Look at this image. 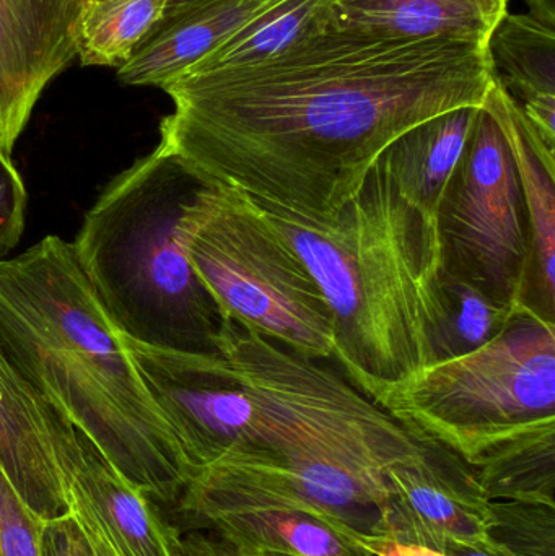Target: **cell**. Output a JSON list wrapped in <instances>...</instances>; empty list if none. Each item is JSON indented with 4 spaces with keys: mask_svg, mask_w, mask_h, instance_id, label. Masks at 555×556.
<instances>
[{
    "mask_svg": "<svg viewBox=\"0 0 555 556\" xmlns=\"http://www.w3.org/2000/svg\"><path fill=\"white\" fill-rule=\"evenodd\" d=\"M488 534L515 556H555V505L495 500Z\"/></svg>",
    "mask_w": 555,
    "mask_h": 556,
    "instance_id": "22",
    "label": "cell"
},
{
    "mask_svg": "<svg viewBox=\"0 0 555 556\" xmlns=\"http://www.w3.org/2000/svg\"><path fill=\"white\" fill-rule=\"evenodd\" d=\"M168 0H84L77 58L84 67H123L162 23Z\"/></svg>",
    "mask_w": 555,
    "mask_h": 556,
    "instance_id": "19",
    "label": "cell"
},
{
    "mask_svg": "<svg viewBox=\"0 0 555 556\" xmlns=\"http://www.w3.org/2000/svg\"><path fill=\"white\" fill-rule=\"evenodd\" d=\"M332 0H279L185 72L257 64L326 31Z\"/></svg>",
    "mask_w": 555,
    "mask_h": 556,
    "instance_id": "18",
    "label": "cell"
},
{
    "mask_svg": "<svg viewBox=\"0 0 555 556\" xmlns=\"http://www.w3.org/2000/svg\"><path fill=\"white\" fill-rule=\"evenodd\" d=\"M383 410L468 467L512 441L555 430V323L521 309L481 349L433 363Z\"/></svg>",
    "mask_w": 555,
    "mask_h": 556,
    "instance_id": "5",
    "label": "cell"
},
{
    "mask_svg": "<svg viewBox=\"0 0 555 556\" xmlns=\"http://www.w3.org/2000/svg\"><path fill=\"white\" fill-rule=\"evenodd\" d=\"M521 309L527 307L497 303L468 281L442 270L440 314L430 339L433 363L481 349L501 336Z\"/></svg>",
    "mask_w": 555,
    "mask_h": 556,
    "instance_id": "20",
    "label": "cell"
},
{
    "mask_svg": "<svg viewBox=\"0 0 555 556\" xmlns=\"http://www.w3.org/2000/svg\"><path fill=\"white\" fill-rule=\"evenodd\" d=\"M84 0H0V152L12 159L42 91L77 58Z\"/></svg>",
    "mask_w": 555,
    "mask_h": 556,
    "instance_id": "11",
    "label": "cell"
},
{
    "mask_svg": "<svg viewBox=\"0 0 555 556\" xmlns=\"http://www.w3.org/2000/svg\"><path fill=\"white\" fill-rule=\"evenodd\" d=\"M194 2H198V0H168V3H166V12L165 16H163V20L172 18V16L178 15L179 12H182V10L188 9V7Z\"/></svg>",
    "mask_w": 555,
    "mask_h": 556,
    "instance_id": "30",
    "label": "cell"
},
{
    "mask_svg": "<svg viewBox=\"0 0 555 556\" xmlns=\"http://www.w3.org/2000/svg\"><path fill=\"white\" fill-rule=\"evenodd\" d=\"M84 433L13 368L0 350V470L42 521L71 513L64 472Z\"/></svg>",
    "mask_w": 555,
    "mask_h": 556,
    "instance_id": "10",
    "label": "cell"
},
{
    "mask_svg": "<svg viewBox=\"0 0 555 556\" xmlns=\"http://www.w3.org/2000/svg\"><path fill=\"white\" fill-rule=\"evenodd\" d=\"M383 515L377 534L401 544L446 552L488 541L491 500L472 470L445 447L394 464L384 472Z\"/></svg>",
    "mask_w": 555,
    "mask_h": 556,
    "instance_id": "9",
    "label": "cell"
},
{
    "mask_svg": "<svg viewBox=\"0 0 555 556\" xmlns=\"http://www.w3.org/2000/svg\"><path fill=\"white\" fill-rule=\"evenodd\" d=\"M449 556H515L502 547V545L495 544L491 538L488 541L481 542V544L469 545V547H456L452 551L446 552Z\"/></svg>",
    "mask_w": 555,
    "mask_h": 556,
    "instance_id": "28",
    "label": "cell"
},
{
    "mask_svg": "<svg viewBox=\"0 0 555 556\" xmlns=\"http://www.w3.org/2000/svg\"><path fill=\"white\" fill-rule=\"evenodd\" d=\"M251 199V198H250ZM321 288L342 375L375 404L433 365L443 260L437 218L401 194L375 163L338 214L310 218L254 201Z\"/></svg>",
    "mask_w": 555,
    "mask_h": 556,
    "instance_id": "3",
    "label": "cell"
},
{
    "mask_svg": "<svg viewBox=\"0 0 555 556\" xmlns=\"http://www.w3.org/2000/svg\"><path fill=\"white\" fill-rule=\"evenodd\" d=\"M42 519L0 470V556H41Z\"/></svg>",
    "mask_w": 555,
    "mask_h": 556,
    "instance_id": "23",
    "label": "cell"
},
{
    "mask_svg": "<svg viewBox=\"0 0 555 556\" xmlns=\"http://www.w3.org/2000/svg\"><path fill=\"white\" fill-rule=\"evenodd\" d=\"M0 350L124 479L176 505L194 469L67 241L0 261Z\"/></svg>",
    "mask_w": 555,
    "mask_h": 556,
    "instance_id": "2",
    "label": "cell"
},
{
    "mask_svg": "<svg viewBox=\"0 0 555 556\" xmlns=\"http://www.w3.org/2000/svg\"><path fill=\"white\" fill-rule=\"evenodd\" d=\"M481 106H465L430 117L398 137L380 162L401 194L419 211L437 218L443 192L462 160Z\"/></svg>",
    "mask_w": 555,
    "mask_h": 556,
    "instance_id": "17",
    "label": "cell"
},
{
    "mask_svg": "<svg viewBox=\"0 0 555 556\" xmlns=\"http://www.w3.org/2000/svg\"><path fill=\"white\" fill-rule=\"evenodd\" d=\"M485 498L555 505V430L528 434L469 467Z\"/></svg>",
    "mask_w": 555,
    "mask_h": 556,
    "instance_id": "21",
    "label": "cell"
},
{
    "mask_svg": "<svg viewBox=\"0 0 555 556\" xmlns=\"http://www.w3.org/2000/svg\"><path fill=\"white\" fill-rule=\"evenodd\" d=\"M365 551L374 556H449L420 545L401 544L381 535H358Z\"/></svg>",
    "mask_w": 555,
    "mask_h": 556,
    "instance_id": "26",
    "label": "cell"
},
{
    "mask_svg": "<svg viewBox=\"0 0 555 556\" xmlns=\"http://www.w3.org/2000/svg\"><path fill=\"white\" fill-rule=\"evenodd\" d=\"M484 106L507 140L527 205L530 264L525 307L555 323V152L495 78Z\"/></svg>",
    "mask_w": 555,
    "mask_h": 556,
    "instance_id": "12",
    "label": "cell"
},
{
    "mask_svg": "<svg viewBox=\"0 0 555 556\" xmlns=\"http://www.w3.org/2000/svg\"><path fill=\"white\" fill-rule=\"evenodd\" d=\"M279 0H198L155 31L117 68L133 87L162 88Z\"/></svg>",
    "mask_w": 555,
    "mask_h": 556,
    "instance_id": "15",
    "label": "cell"
},
{
    "mask_svg": "<svg viewBox=\"0 0 555 556\" xmlns=\"http://www.w3.org/2000/svg\"><path fill=\"white\" fill-rule=\"evenodd\" d=\"M494 84L476 42L326 31L257 64L182 72L159 149L209 185L310 218L338 214L411 127L482 106Z\"/></svg>",
    "mask_w": 555,
    "mask_h": 556,
    "instance_id": "1",
    "label": "cell"
},
{
    "mask_svg": "<svg viewBox=\"0 0 555 556\" xmlns=\"http://www.w3.org/2000/svg\"><path fill=\"white\" fill-rule=\"evenodd\" d=\"M437 228L443 270L497 303L525 307L527 205L507 140L484 103L437 208Z\"/></svg>",
    "mask_w": 555,
    "mask_h": 556,
    "instance_id": "7",
    "label": "cell"
},
{
    "mask_svg": "<svg viewBox=\"0 0 555 556\" xmlns=\"http://www.w3.org/2000/svg\"><path fill=\"white\" fill-rule=\"evenodd\" d=\"M26 194L25 182L18 169L0 152V261L7 260L22 240L25 230Z\"/></svg>",
    "mask_w": 555,
    "mask_h": 556,
    "instance_id": "24",
    "label": "cell"
},
{
    "mask_svg": "<svg viewBox=\"0 0 555 556\" xmlns=\"http://www.w3.org/2000/svg\"><path fill=\"white\" fill-rule=\"evenodd\" d=\"M182 556H264L261 554H244L235 551L222 542L215 541L204 532L191 531L182 538Z\"/></svg>",
    "mask_w": 555,
    "mask_h": 556,
    "instance_id": "27",
    "label": "cell"
},
{
    "mask_svg": "<svg viewBox=\"0 0 555 556\" xmlns=\"http://www.w3.org/2000/svg\"><path fill=\"white\" fill-rule=\"evenodd\" d=\"M494 78L555 152V29L507 13L488 41Z\"/></svg>",
    "mask_w": 555,
    "mask_h": 556,
    "instance_id": "16",
    "label": "cell"
},
{
    "mask_svg": "<svg viewBox=\"0 0 555 556\" xmlns=\"http://www.w3.org/2000/svg\"><path fill=\"white\" fill-rule=\"evenodd\" d=\"M264 556H286V555H264Z\"/></svg>",
    "mask_w": 555,
    "mask_h": 556,
    "instance_id": "31",
    "label": "cell"
},
{
    "mask_svg": "<svg viewBox=\"0 0 555 556\" xmlns=\"http://www.w3.org/2000/svg\"><path fill=\"white\" fill-rule=\"evenodd\" d=\"M41 556H93L72 513L42 521Z\"/></svg>",
    "mask_w": 555,
    "mask_h": 556,
    "instance_id": "25",
    "label": "cell"
},
{
    "mask_svg": "<svg viewBox=\"0 0 555 556\" xmlns=\"http://www.w3.org/2000/svg\"><path fill=\"white\" fill-rule=\"evenodd\" d=\"M525 2L530 9V16L546 25L547 28L555 29V0H525Z\"/></svg>",
    "mask_w": 555,
    "mask_h": 556,
    "instance_id": "29",
    "label": "cell"
},
{
    "mask_svg": "<svg viewBox=\"0 0 555 556\" xmlns=\"http://www.w3.org/2000/svg\"><path fill=\"white\" fill-rule=\"evenodd\" d=\"M181 241L225 317L300 355L332 359L335 320L321 288L247 194L204 186L186 208Z\"/></svg>",
    "mask_w": 555,
    "mask_h": 556,
    "instance_id": "6",
    "label": "cell"
},
{
    "mask_svg": "<svg viewBox=\"0 0 555 556\" xmlns=\"http://www.w3.org/2000/svg\"><path fill=\"white\" fill-rule=\"evenodd\" d=\"M67 493L97 518L123 556H182V535L156 502L124 479L84 434L77 459L64 473Z\"/></svg>",
    "mask_w": 555,
    "mask_h": 556,
    "instance_id": "13",
    "label": "cell"
},
{
    "mask_svg": "<svg viewBox=\"0 0 555 556\" xmlns=\"http://www.w3.org/2000/svg\"><path fill=\"white\" fill-rule=\"evenodd\" d=\"M207 185L155 147L104 188L71 243L101 306L133 342L220 353L225 316L181 241L186 208Z\"/></svg>",
    "mask_w": 555,
    "mask_h": 556,
    "instance_id": "4",
    "label": "cell"
},
{
    "mask_svg": "<svg viewBox=\"0 0 555 556\" xmlns=\"http://www.w3.org/2000/svg\"><path fill=\"white\" fill-rule=\"evenodd\" d=\"M508 0H332L329 31L400 41L476 42L488 48Z\"/></svg>",
    "mask_w": 555,
    "mask_h": 556,
    "instance_id": "14",
    "label": "cell"
},
{
    "mask_svg": "<svg viewBox=\"0 0 555 556\" xmlns=\"http://www.w3.org/2000/svg\"><path fill=\"white\" fill-rule=\"evenodd\" d=\"M175 506L189 531L244 554L374 556L357 532L238 460L218 459L199 470Z\"/></svg>",
    "mask_w": 555,
    "mask_h": 556,
    "instance_id": "8",
    "label": "cell"
}]
</instances>
